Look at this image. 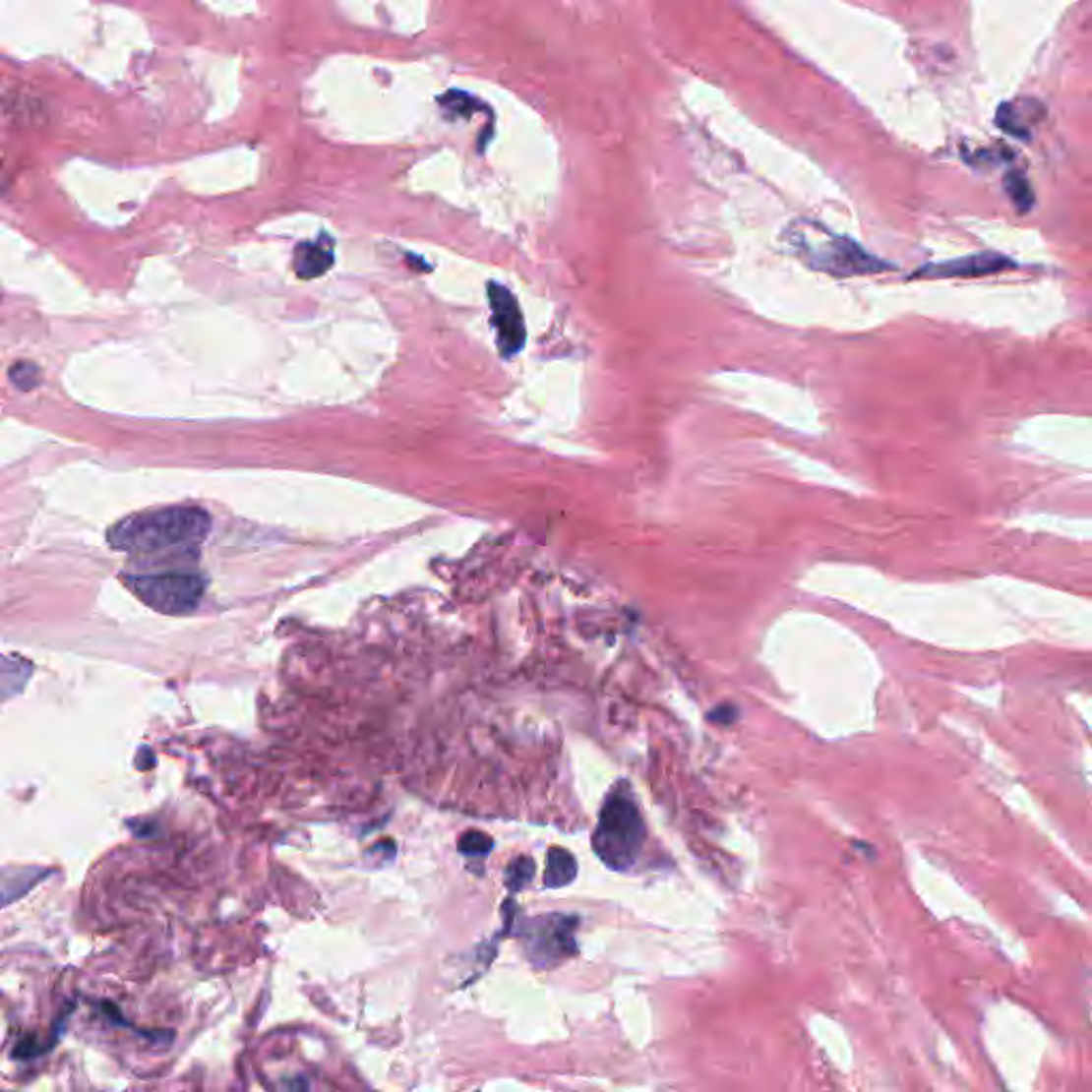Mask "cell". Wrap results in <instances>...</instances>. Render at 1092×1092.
Masks as SVG:
<instances>
[{"label": "cell", "instance_id": "8992f818", "mask_svg": "<svg viewBox=\"0 0 1092 1092\" xmlns=\"http://www.w3.org/2000/svg\"><path fill=\"white\" fill-rule=\"evenodd\" d=\"M575 926L576 922L570 918L555 916L551 922L540 920L536 924V931L531 933V956H538L536 964L546 967L553 964L555 958H564L575 951Z\"/></svg>", "mask_w": 1092, "mask_h": 1092}, {"label": "cell", "instance_id": "9c48e42d", "mask_svg": "<svg viewBox=\"0 0 1092 1092\" xmlns=\"http://www.w3.org/2000/svg\"><path fill=\"white\" fill-rule=\"evenodd\" d=\"M32 675V664L20 655H0V702L18 696Z\"/></svg>", "mask_w": 1092, "mask_h": 1092}, {"label": "cell", "instance_id": "7a4b0ae2", "mask_svg": "<svg viewBox=\"0 0 1092 1092\" xmlns=\"http://www.w3.org/2000/svg\"><path fill=\"white\" fill-rule=\"evenodd\" d=\"M644 836L646 828L634 798L624 790L608 796L593 834V849L604 865L613 871H628L640 854Z\"/></svg>", "mask_w": 1092, "mask_h": 1092}, {"label": "cell", "instance_id": "5bb4252c", "mask_svg": "<svg viewBox=\"0 0 1092 1092\" xmlns=\"http://www.w3.org/2000/svg\"><path fill=\"white\" fill-rule=\"evenodd\" d=\"M533 860L531 858H516L506 871V885L511 890H523V887L533 880Z\"/></svg>", "mask_w": 1092, "mask_h": 1092}, {"label": "cell", "instance_id": "6da1fadb", "mask_svg": "<svg viewBox=\"0 0 1092 1092\" xmlns=\"http://www.w3.org/2000/svg\"><path fill=\"white\" fill-rule=\"evenodd\" d=\"M212 518L197 506H171L137 513L118 520L107 531V542L116 551L154 555L162 551L197 553L206 542Z\"/></svg>", "mask_w": 1092, "mask_h": 1092}, {"label": "cell", "instance_id": "8fae6325", "mask_svg": "<svg viewBox=\"0 0 1092 1092\" xmlns=\"http://www.w3.org/2000/svg\"><path fill=\"white\" fill-rule=\"evenodd\" d=\"M47 875V871H39V869H20V871H0V907H5L7 903L16 898H22L27 894L34 883H39Z\"/></svg>", "mask_w": 1092, "mask_h": 1092}, {"label": "cell", "instance_id": "3957f363", "mask_svg": "<svg viewBox=\"0 0 1092 1092\" xmlns=\"http://www.w3.org/2000/svg\"><path fill=\"white\" fill-rule=\"evenodd\" d=\"M122 580L146 606L162 615L193 613L206 593V580L195 573H182V570L133 575Z\"/></svg>", "mask_w": 1092, "mask_h": 1092}, {"label": "cell", "instance_id": "2e32d148", "mask_svg": "<svg viewBox=\"0 0 1092 1092\" xmlns=\"http://www.w3.org/2000/svg\"><path fill=\"white\" fill-rule=\"evenodd\" d=\"M1005 186H1007V193L1011 195V199L1018 203L1022 210L1031 208L1033 193H1031V188H1028V184H1026L1022 175H1009L1005 180Z\"/></svg>", "mask_w": 1092, "mask_h": 1092}, {"label": "cell", "instance_id": "30bf717a", "mask_svg": "<svg viewBox=\"0 0 1092 1092\" xmlns=\"http://www.w3.org/2000/svg\"><path fill=\"white\" fill-rule=\"evenodd\" d=\"M576 858L566 852L562 847H553L549 852V858H546V871H544V885L551 887V890H557V887H564L568 883H573L576 878Z\"/></svg>", "mask_w": 1092, "mask_h": 1092}, {"label": "cell", "instance_id": "9a60e30c", "mask_svg": "<svg viewBox=\"0 0 1092 1092\" xmlns=\"http://www.w3.org/2000/svg\"><path fill=\"white\" fill-rule=\"evenodd\" d=\"M493 849V839L489 834L480 832V830H469L465 832L461 839H459V852L463 856H472V858H480V856H487Z\"/></svg>", "mask_w": 1092, "mask_h": 1092}, {"label": "cell", "instance_id": "ba28073f", "mask_svg": "<svg viewBox=\"0 0 1092 1092\" xmlns=\"http://www.w3.org/2000/svg\"><path fill=\"white\" fill-rule=\"evenodd\" d=\"M334 265L332 246H321L319 241H306L295 250V272L303 280L323 275Z\"/></svg>", "mask_w": 1092, "mask_h": 1092}, {"label": "cell", "instance_id": "4fadbf2b", "mask_svg": "<svg viewBox=\"0 0 1092 1092\" xmlns=\"http://www.w3.org/2000/svg\"><path fill=\"white\" fill-rule=\"evenodd\" d=\"M9 380L20 391H32L34 387H39V383H41V370L34 363L20 361L9 370Z\"/></svg>", "mask_w": 1092, "mask_h": 1092}, {"label": "cell", "instance_id": "277c9868", "mask_svg": "<svg viewBox=\"0 0 1092 1092\" xmlns=\"http://www.w3.org/2000/svg\"><path fill=\"white\" fill-rule=\"evenodd\" d=\"M796 246L800 254L818 270L828 272L832 275H862V273H878L885 270V263L878 257H873L865 248L858 246L856 241L847 237H834L826 235L821 241H816L809 233H800L796 239Z\"/></svg>", "mask_w": 1092, "mask_h": 1092}, {"label": "cell", "instance_id": "7c38bea8", "mask_svg": "<svg viewBox=\"0 0 1092 1092\" xmlns=\"http://www.w3.org/2000/svg\"><path fill=\"white\" fill-rule=\"evenodd\" d=\"M440 107L449 113V116H472V113L482 107L476 98L465 92H449L440 98Z\"/></svg>", "mask_w": 1092, "mask_h": 1092}, {"label": "cell", "instance_id": "5b68a950", "mask_svg": "<svg viewBox=\"0 0 1092 1092\" xmlns=\"http://www.w3.org/2000/svg\"><path fill=\"white\" fill-rule=\"evenodd\" d=\"M489 297L493 308V323H495V329H498L500 350L502 354H506V357H511V354L518 352V348L523 346L525 341L523 316H520L518 303L513 297L511 290H506L498 284H491Z\"/></svg>", "mask_w": 1092, "mask_h": 1092}, {"label": "cell", "instance_id": "52a82bcc", "mask_svg": "<svg viewBox=\"0 0 1092 1092\" xmlns=\"http://www.w3.org/2000/svg\"><path fill=\"white\" fill-rule=\"evenodd\" d=\"M1007 267H1013V263L1007 257H1002V254L980 252V254H969V257H962L956 261L926 265L916 275L918 277H980L988 273H999L1002 270H1007Z\"/></svg>", "mask_w": 1092, "mask_h": 1092}]
</instances>
